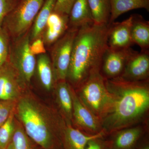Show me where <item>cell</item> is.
<instances>
[{"mask_svg": "<svg viewBox=\"0 0 149 149\" xmlns=\"http://www.w3.org/2000/svg\"><path fill=\"white\" fill-rule=\"evenodd\" d=\"M111 96L107 108L100 118L106 134L129 128L141 119L149 107L148 80L131 82L121 78L105 79Z\"/></svg>", "mask_w": 149, "mask_h": 149, "instance_id": "cell-1", "label": "cell"}, {"mask_svg": "<svg viewBox=\"0 0 149 149\" xmlns=\"http://www.w3.org/2000/svg\"><path fill=\"white\" fill-rule=\"evenodd\" d=\"M108 25L93 23L77 31L67 78L73 85L80 86L91 74L100 71L103 54L108 46Z\"/></svg>", "mask_w": 149, "mask_h": 149, "instance_id": "cell-2", "label": "cell"}, {"mask_svg": "<svg viewBox=\"0 0 149 149\" xmlns=\"http://www.w3.org/2000/svg\"><path fill=\"white\" fill-rule=\"evenodd\" d=\"M16 112L29 139L43 149L63 147L62 133H56L49 118L35 101L29 97L21 98L17 103Z\"/></svg>", "mask_w": 149, "mask_h": 149, "instance_id": "cell-3", "label": "cell"}, {"mask_svg": "<svg viewBox=\"0 0 149 149\" xmlns=\"http://www.w3.org/2000/svg\"><path fill=\"white\" fill-rule=\"evenodd\" d=\"M105 80L100 71H97L91 74L80 85L79 99L100 120L111 99Z\"/></svg>", "mask_w": 149, "mask_h": 149, "instance_id": "cell-4", "label": "cell"}, {"mask_svg": "<svg viewBox=\"0 0 149 149\" xmlns=\"http://www.w3.org/2000/svg\"><path fill=\"white\" fill-rule=\"evenodd\" d=\"M44 1V0H19L3 22L2 27L10 40L21 37L29 31Z\"/></svg>", "mask_w": 149, "mask_h": 149, "instance_id": "cell-5", "label": "cell"}, {"mask_svg": "<svg viewBox=\"0 0 149 149\" xmlns=\"http://www.w3.org/2000/svg\"><path fill=\"white\" fill-rule=\"evenodd\" d=\"M8 61L13 65L25 83H29L36 70V56L30 49L29 31L10 40Z\"/></svg>", "mask_w": 149, "mask_h": 149, "instance_id": "cell-6", "label": "cell"}, {"mask_svg": "<svg viewBox=\"0 0 149 149\" xmlns=\"http://www.w3.org/2000/svg\"><path fill=\"white\" fill-rule=\"evenodd\" d=\"M78 29L69 28L50 47V58L56 82L67 80L72 47Z\"/></svg>", "mask_w": 149, "mask_h": 149, "instance_id": "cell-7", "label": "cell"}, {"mask_svg": "<svg viewBox=\"0 0 149 149\" xmlns=\"http://www.w3.org/2000/svg\"><path fill=\"white\" fill-rule=\"evenodd\" d=\"M134 51L106 48L103 54L100 72L105 79L118 78L122 74L127 61Z\"/></svg>", "mask_w": 149, "mask_h": 149, "instance_id": "cell-8", "label": "cell"}, {"mask_svg": "<svg viewBox=\"0 0 149 149\" xmlns=\"http://www.w3.org/2000/svg\"><path fill=\"white\" fill-rule=\"evenodd\" d=\"M25 83L8 61L0 68V101H14Z\"/></svg>", "mask_w": 149, "mask_h": 149, "instance_id": "cell-9", "label": "cell"}, {"mask_svg": "<svg viewBox=\"0 0 149 149\" xmlns=\"http://www.w3.org/2000/svg\"><path fill=\"white\" fill-rule=\"evenodd\" d=\"M149 73V50L134 51L119 78L126 81L138 82L148 80Z\"/></svg>", "mask_w": 149, "mask_h": 149, "instance_id": "cell-10", "label": "cell"}, {"mask_svg": "<svg viewBox=\"0 0 149 149\" xmlns=\"http://www.w3.org/2000/svg\"><path fill=\"white\" fill-rule=\"evenodd\" d=\"M72 119L79 128L89 135H95L102 131L100 121L84 105L71 89Z\"/></svg>", "mask_w": 149, "mask_h": 149, "instance_id": "cell-11", "label": "cell"}, {"mask_svg": "<svg viewBox=\"0 0 149 149\" xmlns=\"http://www.w3.org/2000/svg\"><path fill=\"white\" fill-rule=\"evenodd\" d=\"M132 16L121 22H113L109 24L107 46L114 49H122L131 48L133 45L131 36Z\"/></svg>", "mask_w": 149, "mask_h": 149, "instance_id": "cell-12", "label": "cell"}, {"mask_svg": "<svg viewBox=\"0 0 149 149\" xmlns=\"http://www.w3.org/2000/svg\"><path fill=\"white\" fill-rule=\"evenodd\" d=\"M69 16L54 11L49 17L41 38L46 47H51L69 29Z\"/></svg>", "mask_w": 149, "mask_h": 149, "instance_id": "cell-13", "label": "cell"}, {"mask_svg": "<svg viewBox=\"0 0 149 149\" xmlns=\"http://www.w3.org/2000/svg\"><path fill=\"white\" fill-rule=\"evenodd\" d=\"M143 134L141 127H129L111 133L105 141L106 149H136Z\"/></svg>", "mask_w": 149, "mask_h": 149, "instance_id": "cell-14", "label": "cell"}, {"mask_svg": "<svg viewBox=\"0 0 149 149\" xmlns=\"http://www.w3.org/2000/svg\"><path fill=\"white\" fill-rule=\"evenodd\" d=\"M105 135L103 130L95 135H89L69 125L65 127L63 131V149H85L89 141L97 138H103Z\"/></svg>", "mask_w": 149, "mask_h": 149, "instance_id": "cell-15", "label": "cell"}, {"mask_svg": "<svg viewBox=\"0 0 149 149\" xmlns=\"http://www.w3.org/2000/svg\"><path fill=\"white\" fill-rule=\"evenodd\" d=\"M94 23L88 0H76L69 15V28L79 29Z\"/></svg>", "mask_w": 149, "mask_h": 149, "instance_id": "cell-16", "label": "cell"}, {"mask_svg": "<svg viewBox=\"0 0 149 149\" xmlns=\"http://www.w3.org/2000/svg\"><path fill=\"white\" fill-rule=\"evenodd\" d=\"M132 16L131 36L133 44L138 45L141 51L149 50V22L140 15Z\"/></svg>", "mask_w": 149, "mask_h": 149, "instance_id": "cell-17", "label": "cell"}, {"mask_svg": "<svg viewBox=\"0 0 149 149\" xmlns=\"http://www.w3.org/2000/svg\"><path fill=\"white\" fill-rule=\"evenodd\" d=\"M57 0H44L42 6L37 14L29 30L30 42L41 37L49 17L54 9Z\"/></svg>", "mask_w": 149, "mask_h": 149, "instance_id": "cell-18", "label": "cell"}, {"mask_svg": "<svg viewBox=\"0 0 149 149\" xmlns=\"http://www.w3.org/2000/svg\"><path fill=\"white\" fill-rule=\"evenodd\" d=\"M37 56L35 70L39 80L44 88L50 91L56 82L50 58L46 53Z\"/></svg>", "mask_w": 149, "mask_h": 149, "instance_id": "cell-19", "label": "cell"}, {"mask_svg": "<svg viewBox=\"0 0 149 149\" xmlns=\"http://www.w3.org/2000/svg\"><path fill=\"white\" fill-rule=\"evenodd\" d=\"M111 16L109 24L115 20L123 14L137 9L143 8L149 10V0H110Z\"/></svg>", "mask_w": 149, "mask_h": 149, "instance_id": "cell-20", "label": "cell"}, {"mask_svg": "<svg viewBox=\"0 0 149 149\" xmlns=\"http://www.w3.org/2000/svg\"><path fill=\"white\" fill-rule=\"evenodd\" d=\"M71 88L67 80L56 83V92L58 102L62 111L69 122L72 119V100Z\"/></svg>", "mask_w": 149, "mask_h": 149, "instance_id": "cell-21", "label": "cell"}, {"mask_svg": "<svg viewBox=\"0 0 149 149\" xmlns=\"http://www.w3.org/2000/svg\"><path fill=\"white\" fill-rule=\"evenodd\" d=\"M94 22L98 24H108L111 16L110 0H88Z\"/></svg>", "mask_w": 149, "mask_h": 149, "instance_id": "cell-22", "label": "cell"}, {"mask_svg": "<svg viewBox=\"0 0 149 149\" xmlns=\"http://www.w3.org/2000/svg\"><path fill=\"white\" fill-rule=\"evenodd\" d=\"M29 139L23 127L17 125L12 138L5 149H31Z\"/></svg>", "mask_w": 149, "mask_h": 149, "instance_id": "cell-23", "label": "cell"}, {"mask_svg": "<svg viewBox=\"0 0 149 149\" xmlns=\"http://www.w3.org/2000/svg\"><path fill=\"white\" fill-rule=\"evenodd\" d=\"M15 128L13 110L6 121L0 126V148L6 149L12 138Z\"/></svg>", "mask_w": 149, "mask_h": 149, "instance_id": "cell-24", "label": "cell"}, {"mask_svg": "<svg viewBox=\"0 0 149 149\" xmlns=\"http://www.w3.org/2000/svg\"><path fill=\"white\" fill-rule=\"evenodd\" d=\"M10 41L5 29L0 28V68L8 61Z\"/></svg>", "mask_w": 149, "mask_h": 149, "instance_id": "cell-25", "label": "cell"}, {"mask_svg": "<svg viewBox=\"0 0 149 149\" xmlns=\"http://www.w3.org/2000/svg\"><path fill=\"white\" fill-rule=\"evenodd\" d=\"M19 0H0V28L6 17L15 7Z\"/></svg>", "mask_w": 149, "mask_h": 149, "instance_id": "cell-26", "label": "cell"}, {"mask_svg": "<svg viewBox=\"0 0 149 149\" xmlns=\"http://www.w3.org/2000/svg\"><path fill=\"white\" fill-rule=\"evenodd\" d=\"M14 107V101H0V126L7 120Z\"/></svg>", "mask_w": 149, "mask_h": 149, "instance_id": "cell-27", "label": "cell"}, {"mask_svg": "<svg viewBox=\"0 0 149 149\" xmlns=\"http://www.w3.org/2000/svg\"><path fill=\"white\" fill-rule=\"evenodd\" d=\"M76 0H57L54 11L61 14L68 15Z\"/></svg>", "mask_w": 149, "mask_h": 149, "instance_id": "cell-28", "label": "cell"}, {"mask_svg": "<svg viewBox=\"0 0 149 149\" xmlns=\"http://www.w3.org/2000/svg\"><path fill=\"white\" fill-rule=\"evenodd\" d=\"M30 49L34 55L46 53V47L41 37L37 38L30 43Z\"/></svg>", "mask_w": 149, "mask_h": 149, "instance_id": "cell-29", "label": "cell"}, {"mask_svg": "<svg viewBox=\"0 0 149 149\" xmlns=\"http://www.w3.org/2000/svg\"><path fill=\"white\" fill-rule=\"evenodd\" d=\"M103 138H97L88 142L85 149H106L105 141Z\"/></svg>", "mask_w": 149, "mask_h": 149, "instance_id": "cell-30", "label": "cell"}, {"mask_svg": "<svg viewBox=\"0 0 149 149\" xmlns=\"http://www.w3.org/2000/svg\"><path fill=\"white\" fill-rule=\"evenodd\" d=\"M137 149H149V146L148 143L146 142V143L142 144Z\"/></svg>", "mask_w": 149, "mask_h": 149, "instance_id": "cell-31", "label": "cell"}, {"mask_svg": "<svg viewBox=\"0 0 149 149\" xmlns=\"http://www.w3.org/2000/svg\"><path fill=\"white\" fill-rule=\"evenodd\" d=\"M0 149H1V148H0Z\"/></svg>", "mask_w": 149, "mask_h": 149, "instance_id": "cell-32", "label": "cell"}]
</instances>
